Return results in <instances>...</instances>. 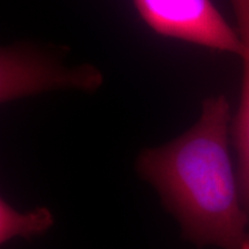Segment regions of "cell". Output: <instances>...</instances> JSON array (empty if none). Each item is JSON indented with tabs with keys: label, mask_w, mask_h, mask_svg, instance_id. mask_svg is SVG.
Wrapping results in <instances>:
<instances>
[{
	"label": "cell",
	"mask_w": 249,
	"mask_h": 249,
	"mask_svg": "<svg viewBox=\"0 0 249 249\" xmlns=\"http://www.w3.org/2000/svg\"><path fill=\"white\" fill-rule=\"evenodd\" d=\"M238 21V33L244 52L241 101L233 119L231 132L238 154V183L241 201L249 216V0H230Z\"/></svg>",
	"instance_id": "4"
},
{
	"label": "cell",
	"mask_w": 249,
	"mask_h": 249,
	"mask_svg": "<svg viewBox=\"0 0 249 249\" xmlns=\"http://www.w3.org/2000/svg\"><path fill=\"white\" fill-rule=\"evenodd\" d=\"M231 120L225 96L207 98L191 129L136 160L140 177L197 248L249 249V216L229 151Z\"/></svg>",
	"instance_id": "1"
},
{
	"label": "cell",
	"mask_w": 249,
	"mask_h": 249,
	"mask_svg": "<svg viewBox=\"0 0 249 249\" xmlns=\"http://www.w3.org/2000/svg\"><path fill=\"white\" fill-rule=\"evenodd\" d=\"M54 223L51 210L45 207L20 213L7 201H0V244L5 245L14 238L27 240L40 236L51 229Z\"/></svg>",
	"instance_id": "5"
},
{
	"label": "cell",
	"mask_w": 249,
	"mask_h": 249,
	"mask_svg": "<svg viewBox=\"0 0 249 249\" xmlns=\"http://www.w3.org/2000/svg\"><path fill=\"white\" fill-rule=\"evenodd\" d=\"M102 83V73L92 65L67 67L60 59L34 46H5L0 52L2 104L53 90L93 92Z\"/></svg>",
	"instance_id": "2"
},
{
	"label": "cell",
	"mask_w": 249,
	"mask_h": 249,
	"mask_svg": "<svg viewBox=\"0 0 249 249\" xmlns=\"http://www.w3.org/2000/svg\"><path fill=\"white\" fill-rule=\"evenodd\" d=\"M144 22L160 35L205 48L244 52L239 33L230 27L211 0H134Z\"/></svg>",
	"instance_id": "3"
}]
</instances>
